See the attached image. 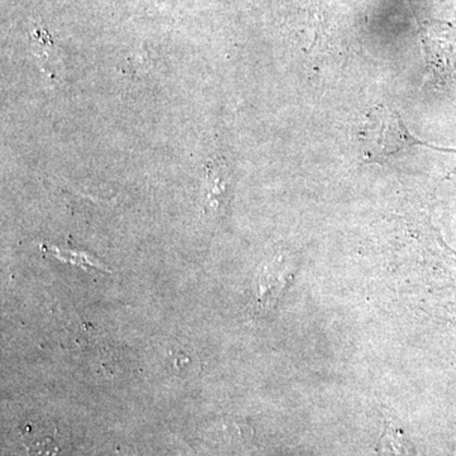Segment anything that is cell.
Wrapping results in <instances>:
<instances>
[{"label":"cell","instance_id":"3","mask_svg":"<svg viewBox=\"0 0 456 456\" xmlns=\"http://www.w3.org/2000/svg\"><path fill=\"white\" fill-rule=\"evenodd\" d=\"M57 428L44 425L27 424L22 430V441L31 456H56L60 446L57 444Z\"/></svg>","mask_w":456,"mask_h":456},{"label":"cell","instance_id":"5","mask_svg":"<svg viewBox=\"0 0 456 456\" xmlns=\"http://www.w3.org/2000/svg\"><path fill=\"white\" fill-rule=\"evenodd\" d=\"M42 251L51 255V256L55 257L57 260L82 266L84 269L94 268L108 272V268L103 264L99 263L95 257L90 256L89 254L84 253V251L69 250V248H60L49 245L42 246Z\"/></svg>","mask_w":456,"mask_h":456},{"label":"cell","instance_id":"6","mask_svg":"<svg viewBox=\"0 0 456 456\" xmlns=\"http://www.w3.org/2000/svg\"><path fill=\"white\" fill-rule=\"evenodd\" d=\"M383 456H415L413 448L404 439L403 432L395 428L393 421L387 424L386 434L382 440Z\"/></svg>","mask_w":456,"mask_h":456},{"label":"cell","instance_id":"1","mask_svg":"<svg viewBox=\"0 0 456 456\" xmlns=\"http://www.w3.org/2000/svg\"><path fill=\"white\" fill-rule=\"evenodd\" d=\"M359 141L362 159L368 163H387L417 146L444 151L441 147L417 139L399 114L386 104L369 110L360 128Z\"/></svg>","mask_w":456,"mask_h":456},{"label":"cell","instance_id":"4","mask_svg":"<svg viewBox=\"0 0 456 456\" xmlns=\"http://www.w3.org/2000/svg\"><path fill=\"white\" fill-rule=\"evenodd\" d=\"M208 191H207L206 204L208 209L217 213L222 207L226 206L228 193H230V175L228 171L221 165L208 170Z\"/></svg>","mask_w":456,"mask_h":456},{"label":"cell","instance_id":"2","mask_svg":"<svg viewBox=\"0 0 456 456\" xmlns=\"http://www.w3.org/2000/svg\"><path fill=\"white\" fill-rule=\"evenodd\" d=\"M296 272L293 255L279 253L264 264L255 283V305L259 311H270L281 301Z\"/></svg>","mask_w":456,"mask_h":456}]
</instances>
